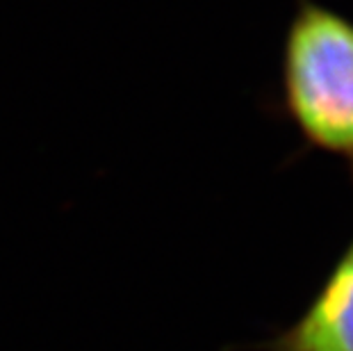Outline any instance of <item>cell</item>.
I'll list each match as a JSON object with an SVG mask.
<instances>
[{"instance_id": "obj_2", "label": "cell", "mask_w": 353, "mask_h": 351, "mask_svg": "<svg viewBox=\"0 0 353 351\" xmlns=\"http://www.w3.org/2000/svg\"><path fill=\"white\" fill-rule=\"evenodd\" d=\"M269 351H353V240L303 315L269 342Z\"/></svg>"}, {"instance_id": "obj_1", "label": "cell", "mask_w": 353, "mask_h": 351, "mask_svg": "<svg viewBox=\"0 0 353 351\" xmlns=\"http://www.w3.org/2000/svg\"><path fill=\"white\" fill-rule=\"evenodd\" d=\"M281 106L310 148L353 174V19L319 0H296L281 48Z\"/></svg>"}]
</instances>
